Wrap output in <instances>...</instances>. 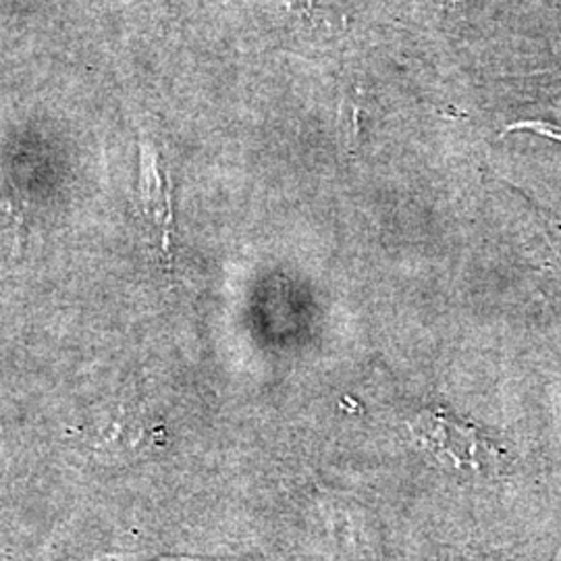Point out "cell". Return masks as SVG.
<instances>
[{
	"label": "cell",
	"instance_id": "obj_4",
	"mask_svg": "<svg viewBox=\"0 0 561 561\" xmlns=\"http://www.w3.org/2000/svg\"><path fill=\"white\" fill-rule=\"evenodd\" d=\"M96 561H148V558L138 556V553H108Z\"/></svg>",
	"mask_w": 561,
	"mask_h": 561
},
{
	"label": "cell",
	"instance_id": "obj_1",
	"mask_svg": "<svg viewBox=\"0 0 561 561\" xmlns=\"http://www.w3.org/2000/svg\"><path fill=\"white\" fill-rule=\"evenodd\" d=\"M412 435L422 449L433 454L454 470H486L493 460V447L470 422L428 410L412 422Z\"/></svg>",
	"mask_w": 561,
	"mask_h": 561
},
{
	"label": "cell",
	"instance_id": "obj_2",
	"mask_svg": "<svg viewBox=\"0 0 561 561\" xmlns=\"http://www.w3.org/2000/svg\"><path fill=\"white\" fill-rule=\"evenodd\" d=\"M140 194L141 217L146 222L150 243L159 250L162 261L171 266V233H173V198L171 178L159 150L146 138L140 141Z\"/></svg>",
	"mask_w": 561,
	"mask_h": 561
},
{
	"label": "cell",
	"instance_id": "obj_3",
	"mask_svg": "<svg viewBox=\"0 0 561 561\" xmlns=\"http://www.w3.org/2000/svg\"><path fill=\"white\" fill-rule=\"evenodd\" d=\"M23 213L15 201H0V268L15 266L21 256Z\"/></svg>",
	"mask_w": 561,
	"mask_h": 561
}]
</instances>
